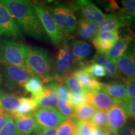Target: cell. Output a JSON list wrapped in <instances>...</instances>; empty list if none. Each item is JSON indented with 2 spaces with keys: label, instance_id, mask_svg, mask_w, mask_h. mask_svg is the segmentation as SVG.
I'll return each instance as SVG.
<instances>
[{
  "label": "cell",
  "instance_id": "obj_1",
  "mask_svg": "<svg viewBox=\"0 0 135 135\" xmlns=\"http://www.w3.org/2000/svg\"><path fill=\"white\" fill-rule=\"evenodd\" d=\"M1 1L27 35L38 40H47L46 33L30 1L26 0Z\"/></svg>",
  "mask_w": 135,
  "mask_h": 135
},
{
  "label": "cell",
  "instance_id": "obj_2",
  "mask_svg": "<svg viewBox=\"0 0 135 135\" xmlns=\"http://www.w3.org/2000/svg\"><path fill=\"white\" fill-rule=\"evenodd\" d=\"M26 63L30 71L40 77L43 83L52 80L54 63L46 50L26 45Z\"/></svg>",
  "mask_w": 135,
  "mask_h": 135
},
{
  "label": "cell",
  "instance_id": "obj_3",
  "mask_svg": "<svg viewBox=\"0 0 135 135\" xmlns=\"http://www.w3.org/2000/svg\"><path fill=\"white\" fill-rule=\"evenodd\" d=\"M44 5L65 36L76 31L78 20L74 3L55 2Z\"/></svg>",
  "mask_w": 135,
  "mask_h": 135
},
{
  "label": "cell",
  "instance_id": "obj_4",
  "mask_svg": "<svg viewBox=\"0 0 135 135\" xmlns=\"http://www.w3.org/2000/svg\"><path fill=\"white\" fill-rule=\"evenodd\" d=\"M0 64L17 66L31 73L26 63V45L15 40L0 41Z\"/></svg>",
  "mask_w": 135,
  "mask_h": 135
},
{
  "label": "cell",
  "instance_id": "obj_5",
  "mask_svg": "<svg viewBox=\"0 0 135 135\" xmlns=\"http://www.w3.org/2000/svg\"><path fill=\"white\" fill-rule=\"evenodd\" d=\"M33 9L38 16L46 35L55 46H58L65 40L66 36L57 26L50 13L41 3H31Z\"/></svg>",
  "mask_w": 135,
  "mask_h": 135
},
{
  "label": "cell",
  "instance_id": "obj_6",
  "mask_svg": "<svg viewBox=\"0 0 135 135\" xmlns=\"http://www.w3.org/2000/svg\"><path fill=\"white\" fill-rule=\"evenodd\" d=\"M71 50L70 44L65 40L59 49L53 66V76L51 81L63 83V78L71 73L75 64Z\"/></svg>",
  "mask_w": 135,
  "mask_h": 135
},
{
  "label": "cell",
  "instance_id": "obj_7",
  "mask_svg": "<svg viewBox=\"0 0 135 135\" xmlns=\"http://www.w3.org/2000/svg\"><path fill=\"white\" fill-rule=\"evenodd\" d=\"M1 71L4 86L13 91L24 90L25 84L28 79L35 76L23 68L14 65H3Z\"/></svg>",
  "mask_w": 135,
  "mask_h": 135
},
{
  "label": "cell",
  "instance_id": "obj_8",
  "mask_svg": "<svg viewBox=\"0 0 135 135\" xmlns=\"http://www.w3.org/2000/svg\"><path fill=\"white\" fill-rule=\"evenodd\" d=\"M36 126L35 134L44 129L57 128L66 118L55 108H40L33 113Z\"/></svg>",
  "mask_w": 135,
  "mask_h": 135
},
{
  "label": "cell",
  "instance_id": "obj_9",
  "mask_svg": "<svg viewBox=\"0 0 135 135\" xmlns=\"http://www.w3.org/2000/svg\"><path fill=\"white\" fill-rule=\"evenodd\" d=\"M0 36L22 39L23 33L16 20L0 1Z\"/></svg>",
  "mask_w": 135,
  "mask_h": 135
},
{
  "label": "cell",
  "instance_id": "obj_10",
  "mask_svg": "<svg viewBox=\"0 0 135 135\" xmlns=\"http://www.w3.org/2000/svg\"><path fill=\"white\" fill-rule=\"evenodd\" d=\"M116 66L120 75L128 81L135 76V36Z\"/></svg>",
  "mask_w": 135,
  "mask_h": 135
},
{
  "label": "cell",
  "instance_id": "obj_11",
  "mask_svg": "<svg viewBox=\"0 0 135 135\" xmlns=\"http://www.w3.org/2000/svg\"><path fill=\"white\" fill-rule=\"evenodd\" d=\"M76 11L81 15V18L98 25L106 18L104 14L93 3L88 0H79L74 3Z\"/></svg>",
  "mask_w": 135,
  "mask_h": 135
},
{
  "label": "cell",
  "instance_id": "obj_12",
  "mask_svg": "<svg viewBox=\"0 0 135 135\" xmlns=\"http://www.w3.org/2000/svg\"><path fill=\"white\" fill-rule=\"evenodd\" d=\"M108 127L118 131L128 123L129 119L125 109L121 103H114L108 111Z\"/></svg>",
  "mask_w": 135,
  "mask_h": 135
},
{
  "label": "cell",
  "instance_id": "obj_13",
  "mask_svg": "<svg viewBox=\"0 0 135 135\" xmlns=\"http://www.w3.org/2000/svg\"><path fill=\"white\" fill-rule=\"evenodd\" d=\"M127 83L125 78L119 79L108 84L103 83V88L115 103L123 104L127 101Z\"/></svg>",
  "mask_w": 135,
  "mask_h": 135
},
{
  "label": "cell",
  "instance_id": "obj_14",
  "mask_svg": "<svg viewBox=\"0 0 135 135\" xmlns=\"http://www.w3.org/2000/svg\"><path fill=\"white\" fill-rule=\"evenodd\" d=\"M99 33L118 31L121 28H129L128 20L121 13V9L118 13H113L106 15V18L98 25Z\"/></svg>",
  "mask_w": 135,
  "mask_h": 135
},
{
  "label": "cell",
  "instance_id": "obj_15",
  "mask_svg": "<svg viewBox=\"0 0 135 135\" xmlns=\"http://www.w3.org/2000/svg\"><path fill=\"white\" fill-rule=\"evenodd\" d=\"M86 98L87 103L99 110L108 111L115 103L113 99L103 89V86L98 90L86 93Z\"/></svg>",
  "mask_w": 135,
  "mask_h": 135
},
{
  "label": "cell",
  "instance_id": "obj_16",
  "mask_svg": "<svg viewBox=\"0 0 135 135\" xmlns=\"http://www.w3.org/2000/svg\"><path fill=\"white\" fill-rule=\"evenodd\" d=\"M134 36V33L129 30L127 33L119 38V40L113 44L110 50L106 55L108 60L111 63L116 65L118 60L127 50L129 43L132 41Z\"/></svg>",
  "mask_w": 135,
  "mask_h": 135
},
{
  "label": "cell",
  "instance_id": "obj_17",
  "mask_svg": "<svg viewBox=\"0 0 135 135\" xmlns=\"http://www.w3.org/2000/svg\"><path fill=\"white\" fill-rule=\"evenodd\" d=\"M72 75L75 77L83 88L86 93L94 91L101 89L103 83L98 81L94 76L81 67L72 71Z\"/></svg>",
  "mask_w": 135,
  "mask_h": 135
},
{
  "label": "cell",
  "instance_id": "obj_18",
  "mask_svg": "<svg viewBox=\"0 0 135 135\" xmlns=\"http://www.w3.org/2000/svg\"><path fill=\"white\" fill-rule=\"evenodd\" d=\"M74 60L76 63H83L93 53V47L89 43L83 40H75L70 44Z\"/></svg>",
  "mask_w": 135,
  "mask_h": 135
},
{
  "label": "cell",
  "instance_id": "obj_19",
  "mask_svg": "<svg viewBox=\"0 0 135 135\" xmlns=\"http://www.w3.org/2000/svg\"><path fill=\"white\" fill-rule=\"evenodd\" d=\"M21 97L14 93H6L4 89L0 90V101L3 110L6 114L12 117L16 113L20 105Z\"/></svg>",
  "mask_w": 135,
  "mask_h": 135
},
{
  "label": "cell",
  "instance_id": "obj_20",
  "mask_svg": "<svg viewBox=\"0 0 135 135\" xmlns=\"http://www.w3.org/2000/svg\"><path fill=\"white\" fill-rule=\"evenodd\" d=\"M13 121L17 129L21 135H30L35 131L36 123L33 113L26 115L14 116Z\"/></svg>",
  "mask_w": 135,
  "mask_h": 135
},
{
  "label": "cell",
  "instance_id": "obj_21",
  "mask_svg": "<svg viewBox=\"0 0 135 135\" xmlns=\"http://www.w3.org/2000/svg\"><path fill=\"white\" fill-rule=\"evenodd\" d=\"M76 31L80 38L88 41H93L99 33L98 26L97 24L81 17L78 21Z\"/></svg>",
  "mask_w": 135,
  "mask_h": 135
},
{
  "label": "cell",
  "instance_id": "obj_22",
  "mask_svg": "<svg viewBox=\"0 0 135 135\" xmlns=\"http://www.w3.org/2000/svg\"><path fill=\"white\" fill-rule=\"evenodd\" d=\"M89 61L98 64L103 68L105 71L106 76H107L108 78L112 79L113 80L124 78L118 71L116 66L108 60L106 55L97 53L94 55L93 58Z\"/></svg>",
  "mask_w": 135,
  "mask_h": 135
},
{
  "label": "cell",
  "instance_id": "obj_23",
  "mask_svg": "<svg viewBox=\"0 0 135 135\" xmlns=\"http://www.w3.org/2000/svg\"><path fill=\"white\" fill-rule=\"evenodd\" d=\"M45 86L43 80L38 76H32L27 81L24 86V90L31 94L32 98L36 100L41 97Z\"/></svg>",
  "mask_w": 135,
  "mask_h": 135
},
{
  "label": "cell",
  "instance_id": "obj_24",
  "mask_svg": "<svg viewBox=\"0 0 135 135\" xmlns=\"http://www.w3.org/2000/svg\"><path fill=\"white\" fill-rule=\"evenodd\" d=\"M59 98L53 89L45 86L41 97L37 100L38 108H55L56 106Z\"/></svg>",
  "mask_w": 135,
  "mask_h": 135
},
{
  "label": "cell",
  "instance_id": "obj_25",
  "mask_svg": "<svg viewBox=\"0 0 135 135\" xmlns=\"http://www.w3.org/2000/svg\"><path fill=\"white\" fill-rule=\"evenodd\" d=\"M38 108V102L36 99L32 97H21L20 105L17 109L16 113L13 116L26 115V114L33 113Z\"/></svg>",
  "mask_w": 135,
  "mask_h": 135
},
{
  "label": "cell",
  "instance_id": "obj_26",
  "mask_svg": "<svg viewBox=\"0 0 135 135\" xmlns=\"http://www.w3.org/2000/svg\"><path fill=\"white\" fill-rule=\"evenodd\" d=\"M121 11L125 16L129 27L135 28V0H123Z\"/></svg>",
  "mask_w": 135,
  "mask_h": 135
},
{
  "label": "cell",
  "instance_id": "obj_27",
  "mask_svg": "<svg viewBox=\"0 0 135 135\" xmlns=\"http://www.w3.org/2000/svg\"><path fill=\"white\" fill-rule=\"evenodd\" d=\"M96 109L93 106L86 103L80 107L74 108V119L77 120L89 121L93 116Z\"/></svg>",
  "mask_w": 135,
  "mask_h": 135
},
{
  "label": "cell",
  "instance_id": "obj_28",
  "mask_svg": "<svg viewBox=\"0 0 135 135\" xmlns=\"http://www.w3.org/2000/svg\"><path fill=\"white\" fill-rule=\"evenodd\" d=\"M46 86L55 91L60 99H63L66 101H70L71 93L68 90V89L66 87L63 83L53 80L48 83Z\"/></svg>",
  "mask_w": 135,
  "mask_h": 135
},
{
  "label": "cell",
  "instance_id": "obj_29",
  "mask_svg": "<svg viewBox=\"0 0 135 135\" xmlns=\"http://www.w3.org/2000/svg\"><path fill=\"white\" fill-rule=\"evenodd\" d=\"M63 83L68 90L73 94H81L86 93L79 81L72 75L71 73L66 75L63 79Z\"/></svg>",
  "mask_w": 135,
  "mask_h": 135
},
{
  "label": "cell",
  "instance_id": "obj_30",
  "mask_svg": "<svg viewBox=\"0 0 135 135\" xmlns=\"http://www.w3.org/2000/svg\"><path fill=\"white\" fill-rule=\"evenodd\" d=\"M80 67L83 69L84 70L86 71L89 74H91L94 78H102L106 76L105 71L101 66L98 64L91 63L89 61L88 63H82L80 65Z\"/></svg>",
  "mask_w": 135,
  "mask_h": 135
},
{
  "label": "cell",
  "instance_id": "obj_31",
  "mask_svg": "<svg viewBox=\"0 0 135 135\" xmlns=\"http://www.w3.org/2000/svg\"><path fill=\"white\" fill-rule=\"evenodd\" d=\"M57 135H76L75 130V119H66L57 128Z\"/></svg>",
  "mask_w": 135,
  "mask_h": 135
},
{
  "label": "cell",
  "instance_id": "obj_32",
  "mask_svg": "<svg viewBox=\"0 0 135 135\" xmlns=\"http://www.w3.org/2000/svg\"><path fill=\"white\" fill-rule=\"evenodd\" d=\"M95 128L89 121L75 119V130L76 135H91Z\"/></svg>",
  "mask_w": 135,
  "mask_h": 135
},
{
  "label": "cell",
  "instance_id": "obj_33",
  "mask_svg": "<svg viewBox=\"0 0 135 135\" xmlns=\"http://www.w3.org/2000/svg\"><path fill=\"white\" fill-rule=\"evenodd\" d=\"M95 127L106 128L108 126V115L105 111L98 109L89 120Z\"/></svg>",
  "mask_w": 135,
  "mask_h": 135
},
{
  "label": "cell",
  "instance_id": "obj_34",
  "mask_svg": "<svg viewBox=\"0 0 135 135\" xmlns=\"http://www.w3.org/2000/svg\"><path fill=\"white\" fill-rule=\"evenodd\" d=\"M57 109L66 119H74V108L70 101L59 99L56 104Z\"/></svg>",
  "mask_w": 135,
  "mask_h": 135
},
{
  "label": "cell",
  "instance_id": "obj_35",
  "mask_svg": "<svg viewBox=\"0 0 135 135\" xmlns=\"http://www.w3.org/2000/svg\"><path fill=\"white\" fill-rule=\"evenodd\" d=\"M93 44L97 50L98 53L106 55L114 43L111 41L95 38L93 40Z\"/></svg>",
  "mask_w": 135,
  "mask_h": 135
},
{
  "label": "cell",
  "instance_id": "obj_36",
  "mask_svg": "<svg viewBox=\"0 0 135 135\" xmlns=\"http://www.w3.org/2000/svg\"><path fill=\"white\" fill-rule=\"evenodd\" d=\"M0 135H21L17 129L14 121L11 116L0 130Z\"/></svg>",
  "mask_w": 135,
  "mask_h": 135
},
{
  "label": "cell",
  "instance_id": "obj_37",
  "mask_svg": "<svg viewBox=\"0 0 135 135\" xmlns=\"http://www.w3.org/2000/svg\"><path fill=\"white\" fill-rule=\"evenodd\" d=\"M70 101L73 108L80 107V106L86 104V93H84L81 94L71 93Z\"/></svg>",
  "mask_w": 135,
  "mask_h": 135
},
{
  "label": "cell",
  "instance_id": "obj_38",
  "mask_svg": "<svg viewBox=\"0 0 135 135\" xmlns=\"http://www.w3.org/2000/svg\"><path fill=\"white\" fill-rule=\"evenodd\" d=\"M96 38L111 41L113 43H114L119 40V33L118 31L101 32V33H99L98 34Z\"/></svg>",
  "mask_w": 135,
  "mask_h": 135
},
{
  "label": "cell",
  "instance_id": "obj_39",
  "mask_svg": "<svg viewBox=\"0 0 135 135\" xmlns=\"http://www.w3.org/2000/svg\"><path fill=\"white\" fill-rule=\"evenodd\" d=\"M122 104L129 118L135 120V99L126 101Z\"/></svg>",
  "mask_w": 135,
  "mask_h": 135
},
{
  "label": "cell",
  "instance_id": "obj_40",
  "mask_svg": "<svg viewBox=\"0 0 135 135\" xmlns=\"http://www.w3.org/2000/svg\"><path fill=\"white\" fill-rule=\"evenodd\" d=\"M118 135H135V120L127 123L120 130L118 131Z\"/></svg>",
  "mask_w": 135,
  "mask_h": 135
},
{
  "label": "cell",
  "instance_id": "obj_41",
  "mask_svg": "<svg viewBox=\"0 0 135 135\" xmlns=\"http://www.w3.org/2000/svg\"><path fill=\"white\" fill-rule=\"evenodd\" d=\"M126 97L127 101L135 99V76L128 81Z\"/></svg>",
  "mask_w": 135,
  "mask_h": 135
},
{
  "label": "cell",
  "instance_id": "obj_42",
  "mask_svg": "<svg viewBox=\"0 0 135 135\" xmlns=\"http://www.w3.org/2000/svg\"><path fill=\"white\" fill-rule=\"evenodd\" d=\"M35 135H57V128L44 129V130L35 134Z\"/></svg>",
  "mask_w": 135,
  "mask_h": 135
},
{
  "label": "cell",
  "instance_id": "obj_43",
  "mask_svg": "<svg viewBox=\"0 0 135 135\" xmlns=\"http://www.w3.org/2000/svg\"><path fill=\"white\" fill-rule=\"evenodd\" d=\"M10 117L9 114H6V113L1 114L0 115V130L2 129L3 126H4V124H6V121H8V118Z\"/></svg>",
  "mask_w": 135,
  "mask_h": 135
},
{
  "label": "cell",
  "instance_id": "obj_44",
  "mask_svg": "<svg viewBox=\"0 0 135 135\" xmlns=\"http://www.w3.org/2000/svg\"><path fill=\"white\" fill-rule=\"evenodd\" d=\"M104 129L96 127L91 135H104Z\"/></svg>",
  "mask_w": 135,
  "mask_h": 135
},
{
  "label": "cell",
  "instance_id": "obj_45",
  "mask_svg": "<svg viewBox=\"0 0 135 135\" xmlns=\"http://www.w3.org/2000/svg\"><path fill=\"white\" fill-rule=\"evenodd\" d=\"M104 135H118V132L107 126L104 129Z\"/></svg>",
  "mask_w": 135,
  "mask_h": 135
},
{
  "label": "cell",
  "instance_id": "obj_46",
  "mask_svg": "<svg viewBox=\"0 0 135 135\" xmlns=\"http://www.w3.org/2000/svg\"><path fill=\"white\" fill-rule=\"evenodd\" d=\"M4 83H3V76L2 73V71H1V69L0 68V90L2 89V86Z\"/></svg>",
  "mask_w": 135,
  "mask_h": 135
},
{
  "label": "cell",
  "instance_id": "obj_47",
  "mask_svg": "<svg viewBox=\"0 0 135 135\" xmlns=\"http://www.w3.org/2000/svg\"><path fill=\"white\" fill-rule=\"evenodd\" d=\"M0 112H1V113H5L4 110H3V108L2 104H1V101H0Z\"/></svg>",
  "mask_w": 135,
  "mask_h": 135
},
{
  "label": "cell",
  "instance_id": "obj_48",
  "mask_svg": "<svg viewBox=\"0 0 135 135\" xmlns=\"http://www.w3.org/2000/svg\"><path fill=\"white\" fill-rule=\"evenodd\" d=\"M3 113H1V112H0V115H1V114H3Z\"/></svg>",
  "mask_w": 135,
  "mask_h": 135
}]
</instances>
